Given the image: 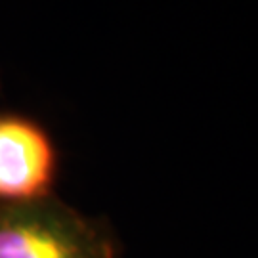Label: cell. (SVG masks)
Wrapping results in <instances>:
<instances>
[{
	"instance_id": "cell-2",
	"label": "cell",
	"mask_w": 258,
	"mask_h": 258,
	"mask_svg": "<svg viewBox=\"0 0 258 258\" xmlns=\"http://www.w3.org/2000/svg\"><path fill=\"white\" fill-rule=\"evenodd\" d=\"M57 149L33 117L0 111V205L33 203L54 195Z\"/></svg>"
},
{
	"instance_id": "cell-1",
	"label": "cell",
	"mask_w": 258,
	"mask_h": 258,
	"mask_svg": "<svg viewBox=\"0 0 258 258\" xmlns=\"http://www.w3.org/2000/svg\"><path fill=\"white\" fill-rule=\"evenodd\" d=\"M0 258H119L113 230L57 195L0 205Z\"/></svg>"
}]
</instances>
